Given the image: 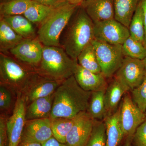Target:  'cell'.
Instances as JSON below:
<instances>
[{"label":"cell","mask_w":146,"mask_h":146,"mask_svg":"<svg viewBox=\"0 0 146 146\" xmlns=\"http://www.w3.org/2000/svg\"><path fill=\"white\" fill-rule=\"evenodd\" d=\"M94 28L93 21L79 6L65 28L61 46L71 58L77 60L82 50L95 39Z\"/></svg>","instance_id":"2"},{"label":"cell","mask_w":146,"mask_h":146,"mask_svg":"<svg viewBox=\"0 0 146 146\" xmlns=\"http://www.w3.org/2000/svg\"><path fill=\"white\" fill-rule=\"evenodd\" d=\"M44 46L37 37L24 39L9 52L19 61L34 68L42 60Z\"/></svg>","instance_id":"11"},{"label":"cell","mask_w":146,"mask_h":146,"mask_svg":"<svg viewBox=\"0 0 146 146\" xmlns=\"http://www.w3.org/2000/svg\"><path fill=\"white\" fill-rule=\"evenodd\" d=\"M11 89L1 85L0 86V109L1 111L8 110L12 103Z\"/></svg>","instance_id":"32"},{"label":"cell","mask_w":146,"mask_h":146,"mask_svg":"<svg viewBox=\"0 0 146 146\" xmlns=\"http://www.w3.org/2000/svg\"><path fill=\"white\" fill-rule=\"evenodd\" d=\"M143 61L144 64H145V67L146 69V57L145 58H144L143 60Z\"/></svg>","instance_id":"40"},{"label":"cell","mask_w":146,"mask_h":146,"mask_svg":"<svg viewBox=\"0 0 146 146\" xmlns=\"http://www.w3.org/2000/svg\"><path fill=\"white\" fill-rule=\"evenodd\" d=\"M50 118L26 120L22 139L43 143L52 137Z\"/></svg>","instance_id":"14"},{"label":"cell","mask_w":146,"mask_h":146,"mask_svg":"<svg viewBox=\"0 0 146 146\" xmlns=\"http://www.w3.org/2000/svg\"><path fill=\"white\" fill-rule=\"evenodd\" d=\"M42 146H69L66 144L60 143L54 136L50 138L46 142L42 144Z\"/></svg>","instance_id":"36"},{"label":"cell","mask_w":146,"mask_h":146,"mask_svg":"<svg viewBox=\"0 0 146 146\" xmlns=\"http://www.w3.org/2000/svg\"><path fill=\"white\" fill-rule=\"evenodd\" d=\"M132 144L134 146H146V120L136 129Z\"/></svg>","instance_id":"33"},{"label":"cell","mask_w":146,"mask_h":146,"mask_svg":"<svg viewBox=\"0 0 146 146\" xmlns=\"http://www.w3.org/2000/svg\"><path fill=\"white\" fill-rule=\"evenodd\" d=\"M119 107L120 127L122 135L120 145L131 146L136 129L146 120L145 114L134 103L128 92L125 94Z\"/></svg>","instance_id":"6"},{"label":"cell","mask_w":146,"mask_h":146,"mask_svg":"<svg viewBox=\"0 0 146 146\" xmlns=\"http://www.w3.org/2000/svg\"><path fill=\"white\" fill-rule=\"evenodd\" d=\"M122 48L125 56L143 60L146 56V48L143 44L130 36L126 39Z\"/></svg>","instance_id":"29"},{"label":"cell","mask_w":146,"mask_h":146,"mask_svg":"<svg viewBox=\"0 0 146 146\" xmlns=\"http://www.w3.org/2000/svg\"><path fill=\"white\" fill-rule=\"evenodd\" d=\"M76 117L72 119L58 118L51 119L53 136L60 143L66 144V138L74 124Z\"/></svg>","instance_id":"26"},{"label":"cell","mask_w":146,"mask_h":146,"mask_svg":"<svg viewBox=\"0 0 146 146\" xmlns=\"http://www.w3.org/2000/svg\"><path fill=\"white\" fill-rule=\"evenodd\" d=\"M54 93L48 96L37 99L30 103L26 107V120L50 118Z\"/></svg>","instance_id":"18"},{"label":"cell","mask_w":146,"mask_h":146,"mask_svg":"<svg viewBox=\"0 0 146 146\" xmlns=\"http://www.w3.org/2000/svg\"><path fill=\"white\" fill-rule=\"evenodd\" d=\"M106 127L104 121L95 120L93 130L84 146H106Z\"/></svg>","instance_id":"30"},{"label":"cell","mask_w":146,"mask_h":146,"mask_svg":"<svg viewBox=\"0 0 146 146\" xmlns=\"http://www.w3.org/2000/svg\"><path fill=\"white\" fill-rule=\"evenodd\" d=\"M78 63L80 66L97 74H102L101 68L92 43L86 46L79 55Z\"/></svg>","instance_id":"24"},{"label":"cell","mask_w":146,"mask_h":146,"mask_svg":"<svg viewBox=\"0 0 146 146\" xmlns=\"http://www.w3.org/2000/svg\"><path fill=\"white\" fill-rule=\"evenodd\" d=\"M106 90L93 91L91 93L86 112L94 120L103 121L106 116L105 104Z\"/></svg>","instance_id":"23"},{"label":"cell","mask_w":146,"mask_h":146,"mask_svg":"<svg viewBox=\"0 0 146 146\" xmlns=\"http://www.w3.org/2000/svg\"><path fill=\"white\" fill-rule=\"evenodd\" d=\"M130 91L123 82L115 75L108 84L104 95L106 116L111 115L117 110L123 95Z\"/></svg>","instance_id":"17"},{"label":"cell","mask_w":146,"mask_h":146,"mask_svg":"<svg viewBox=\"0 0 146 146\" xmlns=\"http://www.w3.org/2000/svg\"><path fill=\"white\" fill-rule=\"evenodd\" d=\"M84 0H68V2L70 3L77 6H80Z\"/></svg>","instance_id":"39"},{"label":"cell","mask_w":146,"mask_h":146,"mask_svg":"<svg viewBox=\"0 0 146 146\" xmlns=\"http://www.w3.org/2000/svg\"><path fill=\"white\" fill-rule=\"evenodd\" d=\"M145 114L146 117V110L145 112Z\"/></svg>","instance_id":"42"},{"label":"cell","mask_w":146,"mask_h":146,"mask_svg":"<svg viewBox=\"0 0 146 146\" xmlns=\"http://www.w3.org/2000/svg\"><path fill=\"white\" fill-rule=\"evenodd\" d=\"M78 63L62 47L44 46L42 60L33 69L46 78L63 81L73 76Z\"/></svg>","instance_id":"3"},{"label":"cell","mask_w":146,"mask_h":146,"mask_svg":"<svg viewBox=\"0 0 146 146\" xmlns=\"http://www.w3.org/2000/svg\"><path fill=\"white\" fill-rule=\"evenodd\" d=\"M140 3H141V7H142L143 16L145 30L144 45L146 48V0H140Z\"/></svg>","instance_id":"37"},{"label":"cell","mask_w":146,"mask_h":146,"mask_svg":"<svg viewBox=\"0 0 146 146\" xmlns=\"http://www.w3.org/2000/svg\"><path fill=\"white\" fill-rule=\"evenodd\" d=\"M94 24L95 39L113 45H122L130 36L128 28L115 19Z\"/></svg>","instance_id":"8"},{"label":"cell","mask_w":146,"mask_h":146,"mask_svg":"<svg viewBox=\"0 0 146 146\" xmlns=\"http://www.w3.org/2000/svg\"><path fill=\"white\" fill-rule=\"evenodd\" d=\"M18 146H42V144L35 141L21 139Z\"/></svg>","instance_id":"38"},{"label":"cell","mask_w":146,"mask_h":146,"mask_svg":"<svg viewBox=\"0 0 146 146\" xmlns=\"http://www.w3.org/2000/svg\"><path fill=\"white\" fill-rule=\"evenodd\" d=\"M128 29L130 36L144 44L145 25L143 11L140 2L131 21Z\"/></svg>","instance_id":"27"},{"label":"cell","mask_w":146,"mask_h":146,"mask_svg":"<svg viewBox=\"0 0 146 146\" xmlns=\"http://www.w3.org/2000/svg\"><path fill=\"white\" fill-rule=\"evenodd\" d=\"M3 18H0V51L8 53L24 39Z\"/></svg>","instance_id":"20"},{"label":"cell","mask_w":146,"mask_h":146,"mask_svg":"<svg viewBox=\"0 0 146 146\" xmlns=\"http://www.w3.org/2000/svg\"><path fill=\"white\" fill-rule=\"evenodd\" d=\"M62 82L46 78L35 72L19 92L26 104H29L37 99L53 94Z\"/></svg>","instance_id":"9"},{"label":"cell","mask_w":146,"mask_h":146,"mask_svg":"<svg viewBox=\"0 0 146 146\" xmlns=\"http://www.w3.org/2000/svg\"><path fill=\"white\" fill-rule=\"evenodd\" d=\"M146 73L143 60L125 56L115 75L123 82L131 91L142 83Z\"/></svg>","instance_id":"12"},{"label":"cell","mask_w":146,"mask_h":146,"mask_svg":"<svg viewBox=\"0 0 146 146\" xmlns=\"http://www.w3.org/2000/svg\"><path fill=\"white\" fill-rule=\"evenodd\" d=\"M95 121L86 112L78 115L66 138V144L69 146H85L93 130Z\"/></svg>","instance_id":"13"},{"label":"cell","mask_w":146,"mask_h":146,"mask_svg":"<svg viewBox=\"0 0 146 146\" xmlns=\"http://www.w3.org/2000/svg\"><path fill=\"white\" fill-rule=\"evenodd\" d=\"M27 104L18 92L12 115L7 121L8 146H18L22 139L26 121Z\"/></svg>","instance_id":"10"},{"label":"cell","mask_w":146,"mask_h":146,"mask_svg":"<svg viewBox=\"0 0 146 146\" xmlns=\"http://www.w3.org/2000/svg\"><path fill=\"white\" fill-rule=\"evenodd\" d=\"M119 107L114 113L107 115L104 121L106 127V146H119L122 138L120 127Z\"/></svg>","instance_id":"19"},{"label":"cell","mask_w":146,"mask_h":146,"mask_svg":"<svg viewBox=\"0 0 146 146\" xmlns=\"http://www.w3.org/2000/svg\"><path fill=\"white\" fill-rule=\"evenodd\" d=\"M11 1V0H1V3L6 2L9 1Z\"/></svg>","instance_id":"41"},{"label":"cell","mask_w":146,"mask_h":146,"mask_svg":"<svg viewBox=\"0 0 146 146\" xmlns=\"http://www.w3.org/2000/svg\"><path fill=\"white\" fill-rule=\"evenodd\" d=\"M130 91L134 103L145 113L146 110V73L142 83Z\"/></svg>","instance_id":"31"},{"label":"cell","mask_w":146,"mask_h":146,"mask_svg":"<svg viewBox=\"0 0 146 146\" xmlns=\"http://www.w3.org/2000/svg\"><path fill=\"white\" fill-rule=\"evenodd\" d=\"M78 6L68 2L61 5L38 26L37 37L44 46L61 47L60 36Z\"/></svg>","instance_id":"4"},{"label":"cell","mask_w":146,"mask_h":146,"mask_svg":"<svg viewBox=\"0 0 146 146\" xmlns=\"http://www.w3.org/2000/svg\"><path fill=\"white\" fill-rule=\"evenodd\" d=\"M54 8L33 0L23 15L33 23L39 26L49 16Z\"/></svg>","instance_id":"25"},{"label":"cell","mask_w":146,"mask_h":146,"mask_svg":"<svg viewBox=\"0 0 146 146\" xmlns=\"http://www.w3.org/2000/svg\"><path fill=\"white\" fill-rule=\"evenodd\" d=\"M140 0H113L115 19L129 28Z\"/></svg>","instance_id":"22"},{"label":"cell","mask_w":146,"mask_h":146,"mask_svg":"<svg viewBox=\"0 0 146 146\" xmlns=\"http://www.w3.org/2000/svg\"><path fill=\"white\" fill-rule=\"evenodd\" d=\"M8 53H0L1 85L19 92L34 73V69L20 63Z\"/></svg>","instance_id":"5"},{"label":"cell","mask_w":146,"mask_h":146,"mask_svg":"<svg viewBox=\"0 0 146 146\" xmlns=\"http://www.w3.org/2000/svg\"><path fill=\"white\" fill-rule=\"evenodd\" d=\"M1 17L3 18L11 27L24 39H33L37 37L33 24L23 15Z\"/></svg>","instance_id":"21"},{"label":"cell","mask_w":146,"mask_h":146,"mask_svg":"<svg viewBox=\"0 0 146 146\" xmlns=\"http://www.w3.org/2000/svg\"><path fill=\"white\" fill-rule=\"evenodd\" d=\"M102 73L106 78H112L118 70L125 56L121 45H113L95 39L92 42Z\"/></svg>","instance_id":"7"},{"label":"cell","mask_w":146,"mask_h":146,"mask_svg":"<svg viewBox=\"0 0 146 146\" xmlns=\"http://www.w3.org/2000/svg\"><path fill=\"white\" fill-rule=\"evenodd\" d=\"M91 93L83 90L74 76L63 80L54 92L50 119H72L86 112Z\"/></svg>","instance_id":"1"},{"label":"cell","mask_w":146,"mask_h":146,"mask_svg":"<svg viewBox=\"0 0 146 146\" xmlns=\"http://www.w3.org/2000/svg\"><path fill=\"white\" fill-rule=\"evenodd\" d=\"M74 76L80 86L87 91L106 90L108 82L106 78L102 74H97L88 70L78 63Z\"/></svg>","instance_id":"16"},{"label":"cell","mask_w":146,"mask_h":146,"mask_svg":"<svg viewBox=\"0 0 146 146\" xmlns=\"http://www.w3.org/2000/svg\"><path fill=\"white\" fill-rule=\"evenodd\" d=\"M44 5L56 7L68 2V0H33Z\"/></svg>","instance_id":"35"},{"label":"cell","mask_w":146,"mask_h":146,"mask_svg":"<svg viewBox=\"0 0 146 146\" xmlns=\"http://www.w3.org/2000/svg\"><path fill=\"white\" fill-rule=\"evenodd\" d=\"M33 0H11L1 3V17L23 15Z\"/></svg>","instance_id":"28"},{"label":"cell","mask_w":146,"mask_h":146,"mask_svg":"<svg viewBox=\"0 0 146 146\" xmlns=\"http://www.w3.org/2000/svg\"><path fill=\"white\" fill-rule=\"evenodd\" d=\"M80 6L94 23L115 19L113 0H84Z\"/></svg>","instance_id":"15"},{"label":"cell","mask_w":146,"mask_h":146,"mask_svg":"<svg viewBox=\"0 0 146 146\" xmlns=\"http://www.w3.org/2000/svg\"><path fill=\"white\" fill-rule=\"evenodd\" d=\"M7 121L3 116L0 117V146H8V140L7 130Z\"/></svg>","instance_id":"34"}]
</instances>
